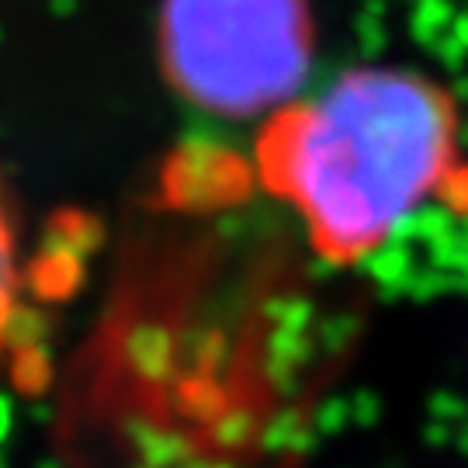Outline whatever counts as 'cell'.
<instances>
[{
	"mask_svg": "<svg viewBox=\"0 0 468 468\" xmlns=\"http://www.w3.org/2000/svg\"><path fill=\"white\" fill-rule=\"evenodd\" d=\"M462 160L452 90L396 67L340 73L326 90L271 112L257 139L264 191L336 268L371 257L427 201L462 185Z\"/></svg>",
	"mask_w": 468,
	"mask_h": 468,
	"instance_id": "6da1fadb",
	"label": "cell"
},
{
	"mask_svg": "<svg viewBox=\"0 0 468 468\" xmlns=\"http://www.w3.org/2000/svg\"><path fill=\"white\" fill-rule=\"evenodd\" d=\"M156 49L187 104L226 118L271 115L309 73L316 21L309 0H164Z\"/></svg>",
	"mask_w": 468,
	"mask_h": 468,
	"instance_id": "7a4b0ae2",
	"label": "cell"
},
{
	"mask_svg": "<svg viewBox=\"0 0 468 468\" xmlns=\"http://www.w3.org/2000/svg\"><path fill=\"white\" fill-rule=\"evenodd\" d=\"M21 313V247H17L15 208L0 185V357L11 347Z\"/></svg>",
	"mask_w": 468,
	"mask_h": 468,
	"instance_id": "3957f363",
	"label": "cell"
}]
</instances>
